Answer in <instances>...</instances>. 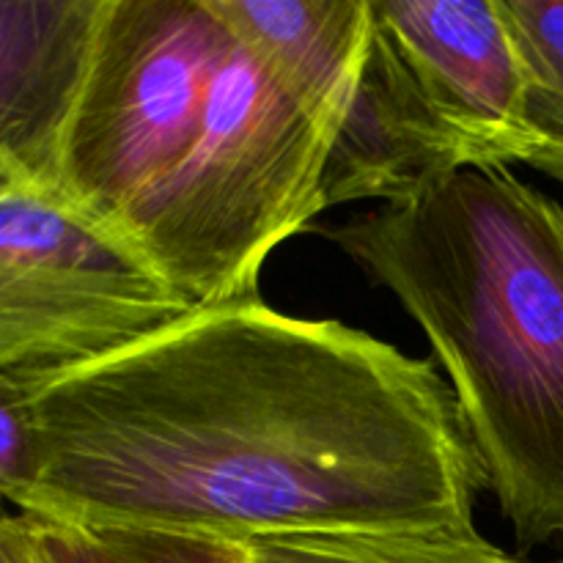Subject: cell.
I'll return each instance as SVG.
<instances>
[{"label": "cell", "mask_w": 563, "mask_h": 563, "mask_svg": "<svg viewBox=\"0 0 563 563\" xmlns=\"http://www.w3.org/2000/svg\"><path fill=\"white\" fill-rule=\"evenodd\" d=\"M9 390L31 445L3 498L25 515L253 542L473 526L487 489L434 361L262 297Z\"/></svg>", "instance_id": "6da1fadb"}, {"label": "cell", "mask_w": 563, "mask_h": 563, "mask_svg": "<svg viewBox=\"0 0 563 563\" xmlns=\"http://www.w3.org/2000/svg\"><path fill=\"white\" fill-rule=\"evenodd\" d=\"M328 236L429 339L517 548L563 539L561 203L465 168Z\"/></svg>", "instance_id": "7a4b0ae2"}, {"label": "cell", "mask_w": 563, "mask_h": 563, "mask_svg": "<svg viewBox=\"0 0 563 563\" xmlns=\"http://www.w3.org/2000/svg\"><path fill=\"white\" fill-rule=\"evenodd\" d=\"M335 132L234 38L196 143L115 236L196 308L256 300L269 253L324 212Z\"/></svg>", "instance_id": "3957f363"}, {"label": "cell", "mask_w": 563, "mask_h": 563, "mask_svg": "<svg viewBox=\"0 0 563 563\" xmlns=\"http://www.w3.org/2000/svg\"><path fill=\"white\" fill-rule=\"evenodd\" d=\"M231 44L212 0H102L53 196L115 234L196 143Z\"/></svg>", "instance_id": "277c9868"}, {"label": "cell", "mask_w": 563, "mask_h": 563, "mask_svg": "<svg viewBox=\"0 0 563 563\" xmlns=\"http://www.w3.org/2000/svg\"><path fill=\"white\" fill-rule=\"evenodd\" d=\"M192 311L121 236L0 176V385L27 394Z\"/></svg>", "instance_id": "5b68a950"}, {"label": "cell", "mask_w": 563, "mask_h": 563, "mask_svg": "<svg viewBox=\"0 0 563 563\" xmlns=\"http://www.w3.org/2000/svg\"><path fill=\"white\" fill-rule=\"evenodd\" d=\"M372 14L471 168L522 165L542 135L498 0H372Z\"/></svg>", "instance_id": "8992f818"}, {"label": "cell", "mask_w": 563, "mask_h": 563, "mask_svg": "<svg viewBox=\"0 0 563 563\" xmlns=\"http://www.w3.org/2000/svg\"><path fill=\"white\" fill-rule=\"evenodd\" d=\"M102 0L0 3V176L53 196L55 154Z\"/></svg>", "instance_id": "52a82bcc"}, {"label": "cell", "mask_w": 563, "mask_h": 563, "mask_svg": "<svg viewBox=\"0 0 563 563\" xmlns=\"http://www.w3.org/2000/svg\"><path fill=\"white\" fill-rule=\"evenodd\" d=\"M465 168V152L438 124L374 27L361 80L330 148L322 207L368 198L394 203Z\"/></svg>", "instance_id": "ba28073f"}, {"label": "cell", "mask_w": 563, "mask_h": 563, "mask_svg": "<svg viewBox=\"0 0 563 563\" xmlns=\"http://www.w3.org/2000/svg\"><path fill=\"white\" fill-rule=\"evenodd\" d=\"M212 5L284 91L341 126L372 47V0H212Z\"/></svg>", "instance_id": "9c48e42d"}, {"label": "cell", "mask_w": 563, "mask_h": 563, "mask_svg": "<svg viewBox=\"0 0 563 563\" xmlns=\"http://www.w3.org/2000/svg\"><path fill=\"white\" fill-rule=\"evenodd\" d=\"M20 517L42 563H253L247 542L207 533Z\"/></svg>", "instance_id": "30bf717a"}, {"label": "cell", "mask_w": 563, "mask_h": 563, "mask_svg": "<svg viewBox=\"0 0 563 563\" xmlns=\"http://www.w3.org/2000/svg\"><path fill=\"white\" fill-rule=\"evenodd\" d=\"M253 563H522L473 526L297 533L247 542Z\"/></svg>", "instance_id": "8fae6325"}, {"label": "cell", "mask_w": 563, "mask_h": 563, "mask_svg": "<svg viewBox=\"0 0 563 563\" xmlns=\"http://www.w3.org/2000/svg\"><path fill=\"white\" fill-rule=\"evenodd\" d=\"M522 80L528 119L542 137L563 141V0H498Z\"/></svg>", "instance_id": "7c38bea8"}, {"label": "cell", "mask_w": 563, "mask_h": 563, "mask_svg": "<svg viewBox=\"0 0 563 563\" xmlns=\"http://www.w3.org/2000/svg\"><path fill=\"white\" fill-rule=\"evenodd\" d=\"M0 563H42L20 515L5 511L0 526Z\"/></svg>", "instance_id": "4fadbf2b"}, {"label": "cell", "mask_w": 563, "mask_h": 563, "mask_svg": "<svg viewBox=\"0 0 563 563\" xmlns=\"http://www.w3.org/2000/svg\"><path fill=\"white\" fill-rule=\"evenodd\" d=\"M522 165L539 170V174L550 176L553 181L563 185V141H553V137H542L533 143L522 157Z\"/></svg>", "instance_id": "5bb4252c"}, {"label": "cell", "mask_w": 563, "mask_h": 563, "mask_svg": "<svg viewBox=\"0 0 563 563\" xmlns=\"http://www.w3.org/2000/svg\"><path fill=\"white\" fill-rule=\"evenodd\" d=\"M561 563H563V561H561Z\"/></svg>", "instance_id": "9a60e30c"}]
</instances>
